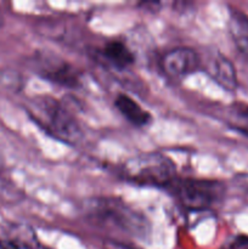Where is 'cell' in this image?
I'll return each mask as SVG.
<instances>
[{
    "instance_id": "1",
    "label": "cell",
    "mask_w": 248,
    "mask_h": 249,
    "mask_svg": "<svg viewBox=\"0 0 248 249\" xmlns=\"http://www.w3.org/2000/svg\"><path fill=\"white\" fill-rule=\"evenodd\" d=\"M85 218L100 229L116 231L131 237H143L150 223L138 209L117 197H92L83 204Z\"/></svg>"
},
{
    "instance_id": "2",
    "label": "cell",
    "mask_w": 248,
    "mask_h": 249,
    "mask_svg": "<svg viewBox=\"0 0 248 249\" xmlns=\"http://www.w3.org/2000/svg\"><path fill=\"white\" fill-rule=\"evenodd\" d=\"M27 112L32 121L51 138L71 146L82 140L79 122L58 100L48 95L35 96L27 104Z\"/></svg>"
},
{
    "instance_id": "3",
    "label": "cell",
    "mask_w": 248,
    "mask_h": 249,
    "mask_svg": "<svg viewBox=\"0 0 248 249\" xmlns=\"http://www.w3.org/2000/svg\"><path fill=\"white\" fill-rule=\"evenodd\" d=\"M121 175L131 184L159 189H169L177 178L174 162L158 152L143 153L126 160L121 168Z\"/></svg>"
},
{
    "instance_id": "4",
    "label": "cell",
    "mask_w": 248,
    "mask_h": 249,
    "mask_svg": "<svg viewBox=\"0 0 248 249\" xmlns=\"http://www.w3.org/2000/svg\"><path fill=\"white\" fill-rule=\"evenodd\" d=\"M169 190L182 207L191 212L211 211L223 202L225 185L218 180L177 178Z\"/></svg>"
},
{
    "instance_id": "5",
    "label": "cell",
    "mask_w": 248,
    "mask_h": 249,
    "mask_svg": "<svg viewBox=\"0 0 248 249\" xmlns=\"http://www.w3.org/2000/svg\"><path fill=\"white\" fill-rule=\"evenodd\" d=\"M35 72L44 79L66 88H75L80 83V74L70 62L46 53L34 58Z\"/></svg>"
},
{
    "instance_id": "6",
    "label": "cell",
    "mask_w": 248,
    "mask_h": 249,
    "mask_svg": "<svg viewBox=\"0 0 248 249\" xmlns=\"http://www.w3.org/2000/svg\"><path fill=\"white\" fill-rule=\"evenodd\" d=\"M160 68L170 78H184L203 67L202 56L187 46L170 49L160 57Z\"/></svg>"
},
{
    "instance_id": "7",
    "label": "cell",
    "mask_w": 248,
    "mask_h": 249,
    "mask_svg": "<svg viewBox=\"0 0 248 249\" xmlns=\"http://www.w3.org/2000/svg\"><path fill=\"white\" fill-rule=\"evenodd\" d=\"M206 70L208 74L228 91H233L238 85L237 73H236L235 66L223 53H212L209 58H207Z\"/></svg>"
},
{
    "instance_id": "8",
    "label": "cell",
    "mask_w": 248,
    "mask_h": 249,
    "mask_svg": "<svg viewBox=\"0 0 248 249\" xmlns=\"http://www.w3.org/2000/svg\"><path fill=\"white\" fill-rule=\"evenodd\" d=\"M114 106L119 113L130 124L141 128L146 126L152 122V116L148 111L140 106L134 99L126 94H118L114 100Z\"/></svg>"
},
{
    "instance_id": "9",
    "label": "cell",
    "mask_w": 248,
    "mask_h": 249,
    "mask_svg": "<svg viewBox=\"0 0 248 249\" xmlns=\"http://www.w3.org/2000/svg\"><path fill=\"white\" fill-rule=\"evenodd\" d=\"M229 29L231 38L241 55L248 62V16L241 10L230 7L229 10Z\"/></svg>"
},
{
    "instance_id": "10",
    "label": "cell",
    "mask_w": 248,
    "mask_h": 249,
    "mask_svg": "<svg viewBox=\"0 0 248 249\" xmlns=\"http://www.w3.org/2000/svg\"><path fill=\"white\" fill-rule=\"evenodd\" d=\"M38 240L28 226H12L0 236V249H36Z\"/></svg>"
},
{
    "instance_id": "11",
    "label": "cell",
    "mask_w": 248,
    "mask_h": 249,
    "mask_svg": "<svg viewBox=\"0 0 248 249\" xmlns=\"http://www.w3.org/2000/svg\"><path fill=\"white\" fill-rule=\"evenodd\" d=\"M101 55L106 60L107 63L113 66L117 70L128 68L135 62V55L129 49L124 41L122 40H109L104 45L101 50Z\"/></svg>"
},
{
    "instance_id": "12",
    "label": "cell",
    "mask_w": 248,
    "mask_h": 249,
    "mask_svg": "<svg viewBox=\"0 0 248 249\" xmlns=\"http://www.w3.org/2000/svg\"><path fill=\"white\" fill-rule=\"evenodd\" d=\"M223 119L229 128L248 138V105L240 102L229 105L224 109Z\"/></svg>"
},
{
    "instance_id": "13",
    "label": "cell",
    "mask_w": 248,
    "mask_h": 249,
    "mask_svg": "<svg viewBox=\"0 0 248 249\" xmlns=\"http://www.w3.org/2000/svg\"><path fill=\"white\" fill-rule=\"evenodd\" d=\"M221 249H248V236H233L226 241Z\"/></svg>"
},
{
    "instance_id": "14",
    "label": "cell",
    "mask_w": 248,
    "mask_h": 249,
    "mask_svg": "<svg viewBox=\"0 0 248 249\" xmlns=\"http://www.w3.org/2000/svg\"><path fill=\"white\" fill-rule=\"evenodd\" d=\"M0 21H1V18H0Z\"/></svg>"
}]
</instances>
